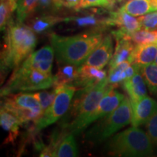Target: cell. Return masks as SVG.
Segmentation results:
<instances>
[{"instance_id":"obj_1","label":"cell","mask_w":157,"mask_h":157,"mask_svg":"<svg viewBox=\"0 0 157 157\" xmlns=\"http://www.w3.org/2000/svg\"><path fill=\"white\" fill-rule=\"evenodd\" d=\"M34 31L28 25L13 21L7 24L1 52L2 75L19 67L36 46Z\"/></svg>"},{"instance_id":"obj_2","label":"cell","mask_w":157,"mask_h":157,"mask_svg":"<svg viewBox=\"0 0 157 157\" xmlns=\"http://www.w3.org/2000/svg\"><path fill=\"white\" fill-rule=\"evenodd\" d=\"M103 38L101 31L64 36L55 33L50 35L51 46L60 65L69 64L79 66Z\"/></svg>"},{"instance_id":"obj_3","label":"cell","mask_w":157,"mask_h":157,"mask_svg":"<svg viewBox=\"0 0 157 157\" xmlns=\"http://www.w3.org/2000/svg\"><path fill=\"white\" fill-rule=\"evenodd\" d=\"M105 149L113 156H148L153 153V144L147 133L132 126L111 137Z\"/></svg>"},{"instance_id":"obj_4","label":"cell","mask_w":157,"mask_h":157,"mask_svg":"<svg viewBox=\"0 0 157 157\" xmlns=\"http://www.w3.org/2000/svg\"><path fill=\"white\" fill-rule=\"evenodd\" d=\"M132 106L129 98L125 97L120 105L112 112L98 119L86 132V140L90 143H101L109 138L117 131L131 123Z\"/></svg>"},{"instance_id":"obj_5","label":"cell","mask_w":157,"mask_h":157,"mask_svg":"<svg viewBox=\"0 0 157 157\" xmlns=\"http://www.w3.org/2000/svg\"><path fill=\"white\" fill-rule=\"evenodd\" d=\"M54 76L20 66L14 69L7 83L1 89V96L25 92L44 90L53 87Z\"/></svg>"},{"instance_id":"obj_6","label":"cell","mask_w":157,"mask_h":157,"mask_svg":"<svg viewBox=\"0 0 157 157\" xmlns=\"http://www.w3.org/2000/svg\"><path fill=\"white\" fill-rule=\"evenodd\" d=\"M111 88L115 87L109 85L106 78L94 85L76 90L69 108V116L72 118V121L67 127L74 126L85 119Z\"/></svg>"},{"instance_id":"obj_7","label":"cell","mask_w":157,"mask_h":157,"mask_svg":"<svg viewBox=\"0 0 157 157\" xmlns=\"http://www.w3.org/2000/svg\"><path fill=\"white\" fill-rule=\"evenodd\" d=\"M1 108L14 114L22 124L31 121L35 124L44 113L33 93H17L6 95L3 97Z\"/></svg>"},{"instance_id":"obj_8","label":"cell","mask_w":157,"mask_h":157,"mask_svg":"<svg viewBox=\"0 0 157 157\" xmlns=\"http://www.w3.org/2000/svg\"><path fill=\"white\" fill-rule=\"evenodd\" d=\"M56 89L57 94L53 102L34 124L36 131L42 130L61 119L69 109L76 92V87L69 84L60 86Z\"/></svg>"},{"instance_id":"obj_9","label":"cell","mask_w":157,"mask_h":157,"mask_svg":"<svg viewBox=\"0 0 157 157\" xmlns=\"http://www.w3.org/2000/svg\"><path fill=\"white\" fill-rule=\"evenodd\" d=\"M124 98V95L116 90L115 88H111L102 98L97 107L85 119L74 126L67 127L68 133H71L74 135L80 134L91 124L112 112L120 105Z\"/></svg>"},{"instance_id":"obj_10","label":"cell","mask_w":157,"mask_h":157,"mask_svg":"<svg viewBox=\"0 0 157 157\" xmlns=\"http://www.w3.org/2000/svg\"><path fill=\"white\" fill-rule=\"evenodd\" d=\"M55 58L53 48L51 46H44L34 51L23 61L21 66L34 68L42 73L52 75V68Z\"/></svg>"},{"instance_id":"obj_11","label":"cell","mask_w":157,"mask_h":157,"mask_svg":"<svg viewBox=\"0 0 157 157\" xmlns=\"http://www.w3.org/2000/svg\"><path fill=\"white\" fill-rule=\"evenodd\" d=\"M113 55V38L111 35H107L103 37L100 44L94 49L83 64L103 69L109 63Z\"/></svg>"},{"instance_id":"obj_12","label":"cell","mask_w":157,"mask_h":157,"mask_svg":"<svg viewBox=\"0 0 157 157\" xmlns=\"http://www.w3.org/2000/svg\"><path fill=\"white\" fill-rule=\"evenodd\" d=\"M132 118L131 124L133 127H139L147 123L157 111V102L146 96L136 103H132Z\"/></svg>"},{"instance_id":"obj_13","label":"cell","mask_w":157,"mask_h":157,"mask_svg":"<svg viewBox=\"0 0 157 157\" xmlns=\"http://www.w3.org/2000/svg\"><path fill=\"white\" fill-rule=\"evenodd\" d=\"M107 78L106 71L93 66L82 64L78 66L77 76L75 80L69 85L83 88L94 85Z\"/></svg>"},{"instance_id":"obj_14","label":"cell","mask_w":157,"mask_h":157,"mask_svg":"<svg viewBox=\"0 0 157 157\" xmlns=\"http://www.w3.org/2000/svg\"><path fill=\"white\" fill-rule=\"evenodd\" d=\"M107 26L116 25L129 34L141 29V25L138 18L119 10L117 12L111 13L106 18Z\"/></svg>"},{"instance_id":"obj_15","label":"cell","mask_w":157,"mask_h":157,"mask_svg":"<svg viewBox=\"0 0 157 157\" xmlns=\"http://www.w3.org/2000/svg\"><path fill=\"white\" fill-rule=\"evenodd\" d=\"M146 84L140 71L132 77L123 82V87L128 94L131 103H136L147 95Z\"/></svg>"},{"instance_id":"obj_16","label":"cell","mask_w":157,"mask_h":157,"mask_svg":"<svg viewBox=\"0 0 157 157\" xmlns=\"http://www.w3.org/2000/svg\"><path fill=\"white\" fill-rule=\"evenodd\" d=\"M157 56V43L136 44L129 62L131 64L144 66L153 63Z\"/></svg>"},{"instance_id":"obj_17","label":"cell","mask_w":157,"mask_h":157,"mask_svg":"<svg viewBox=\"0 0 157 157\" xmlns=\"http://www.w3.org/2000/svg\"><path fill=\"white\" fill-rule=\"evenodd\" d=\"M52 156L75 157L78 156V150L74 135L71 133L63 135L61 139H56L52 143Z\"/></svg>"},{"instance_id":"obj_18","label":"cell","mask_w":157,"mask_h":157,"mask_svg":"<svg viewBox=\"0 0 157 157\" xmlns=\"http://www.w3.org/2000/svg\"><path fill=\"white\" fill-rule=\"evenodd\" d=\"M116 41L117 44L112 58L109 63V70L112 69L124 61H129L135 47L130 39H118Z\"/></svg>"},{"instance_id":"obj_19","label":"cell","mask_w":157,"mask_h":157,"mask_svg":"<svg viewBox=\"0 0 157 157\" xmlns=\"http://www.w3.org/2000/svg\"><path fill=\"white\" fill-rule=\"evenodd\" d=\"M0 124L4 130L8 132V137L5 143H13L19 135L20 126L22 124L14 114L1 108Z\"/></svg>"},{"instance_id":"obj_20","label":"cell","mask_w":157,"mask_h":157,"mask_svg":"<svg viewBox=\"0 0 157 157\" xmlns=\"http://www.w3.org/2000/svg\"><path fill=\"white\" fill-rule=\"evenodd\" d=\"M66 21L63 17L51 15H42L31 19L28 22V26L36 33H43L52 28L57 23Z\"/></svg>"},{"instance_id":"obj_21","label":"cell","mask_w":157,"mask_h":157,"mask_svg":"<svg viewBox=\"0 0 157 157\" xmlns=\"http://www.w3.org/2000/svg\"><path fill=\"white\" fill-rule=\"evenodd\" d=\"M78 66L74 65H60L58 71L54 75L53 88L71 84L76 78Z\"/></svg>"},{"instance_id":"obj_22","label":"cell","mask_w":157,"mask_h":157,"mask_svg":"<svg viewBox=\"0 0 157 157\" xmlns=\"http://www.w3.org/2000/svg\"><path fill=\"white\" fill-rule=\"evenodd\" d=\"M140 72L151 93L157 95V65L151 63L140 66Z\"/></svg>"},{"instance_id":"obj_23","label":"cell","mask_w":157,"mask_h":157,"mask_svg":"<svg viewBox=\"0 0 157 157\" xmlns=\"http://www.w3.org/2000/svg\"><path fill=\"white\" fill-rule=\"evenodd\" d=\"M120 10L136 17L150 13L151 8L148 0H129L121 7Z\"/></svg>"},{"instance_id":"obj_24","label":"cell","mask_w":157,"mask_h":157,"mask_svg":"<svg viewBox=\"0 0 157 157\" xmlns=\"http://www.w3.org/2000/svg\"><path fill=\"white\" fill-rule=\"evenodd\" d=\"M39 0H17L16 7L17 21L23 23L39 7Z\"/></svg>"},{"instance_id":"obj_25","label":"cell","mask_w":157,"mask_h":157,"mask_svg":"<svg viewBox=\"0 0 157 157\" xmlns=\"http://www.w3.org/2000/svg\"><path fill=\"white\" fill-rule=\"evenodd\" d=\"M131 63L128 60L124 61L117 65L112 69L109 70V75L107 76V81L109 85L117 87L120 82H123L127 79L125 69L130 66Z\"/></svg>"},{"instance_id":"obj_26","label":"cell","mask_w":157,"mask_h":157,"mask_svg":"<svg viewBox=\"0 0 157 157\" xmlns=\"http://www.w3.org/2000/svg\"><path fill=\"white\" fill-rule=\"evenodd\" d=\"M17 0H1L0 2V28L5 30L12 13L16 10Z\"/></svg>"},{"instance_id":"obj_27","label":"cell","mask_w":157,"mask_h":157,"mask_svg":"<svg viewBox=\"0 0 157 157\" xmlns=\"http://www.w3.org/2000/svg\"><path fill=\"white\" fill-rule=\"evenodd\" d=\"M130 37L132 42L136 44L157 43V29L156 30L140 29L132 33Z\"/></svg>"},{"instance_id":"obj_28","label":"cell","mask_w":157,"mask_h":157,"mask_svg":"<svg viewBox=\"0 0 157 157\" xmlns=\"http://www.w3.org/2000/svg\"><path fill=\"white\" fill-rule=\"evenodd\" d=\"M66 21H74L79 27H101L103 29V27L107 26L106 19L100 20L94 15L66 18Z\"/></svg>"},{"instance_id":"obj_29","label":"cell","mask_w":157,"mask_h":157,"mask_svg":"<svg viewBox=\"0 0 157 157\" xmlns=\"http://www.w3.org/2000/svg\"><path fill=\"white\" fill-rule=\"evenodd\" d=\"M57 91L56 88H53L52 91H48V90H43V91H39L36 93H34L33 95L39 101L41 107L43 111H45L53 102L55 98H56Z\"/></svg>"},{"instance_id":"obj_30","label":"cell","mask_w":157,"mask_h":157,"mask_svg":"<svg viewBox=\"0 0 157 157\" xmlns=\"http://www.w3.org/2000/svg\"><path fill=\"white\" fill-rule=\"evenodd\" d=\"M114 2L112 0H81L76 10L88 8L91 7H101L106 9L113 8Z\"/></svg>"},{"instance_id":"obj_31","label":"cell","mask_w":157,"mask_h":157,"mask_svg":"<svg viewBox=\"0 0 157 157\" xmlns=\"http://www.w3.org/2000/svg\"><path fill=\"white\" fill-rule=\"evenodd\" d=\"M141 25V29L146 30H156L157 29V11L140 16L138 18Z\"/></svg>"},{"instance_id":"obj_32","label":"cell","mask_w":157,"mask_h":157,"mask_svg":"<svg viewBox=\"0 0 157 157\" xmlns=\"http://www.w3.org/2000/svg\"><path fill=\"white\" fill-rule=\"evenodd\" d=\"M146 128L153 146H157V111L146 124Z\"/></svg>"},{"instance_id":"obj_33","label":"cell","mask_w":157,"mask_h":157,"mask_svg":"<svg viewBox=\"0 0 157 157\" xmlns=\"http://www.w3.org/2000/svg\"><path fill=\"white\" fill-rule=\"evenodd\" d=\"M81 0H53L54 7L56 8L67 7V8H75L77 7Z\"/></svg>"},{"instance_id":"obj_34","label":"cell","mask_w":157,"mask_h":157,"mask_svg":"<svg viewBox=\"0 0 157 157\" xmlns=\"http://www.w3.org/2000/svg\"><path fill=\"white\" fill-rule=\"evenodd\" d=\"M52 5H53L54 6L53 0H39V7L41 9H47Z\"/></svg>"},{"instance_id":"obj_35","label":"cell","mask_w":157,"mask_h":157,"mask_svg":"<svg viewBox=\"0 0 157 157\" xmlns=\"http://www.w3.org/2000/svg\"><path fill=\"white\" fill-rule=\"evenodd\" d=\"M150 5L151 12L157 11V0H148Z\"/></svg>"},{"instance_id":"obj_36","label":"cell","mask_w":157,"mask_h":157,"mask_svg":"<svg viewBox=\"0 0 157 157\" xmlns=\"http://www.w3.org/2000/svg\"><path fill=\"white\" fill-rule=\"evenodd\" d=\"M113 2H122L123 0H112Z\"/></svg>"},{"instance_id":"obj_37","label":"cell","mask_w":157,"mask_h":157,"mask_svg":"<svg viewBox=\"0 0 157 157\" xmlns=\"http://www.w3.org/2000/svg\"><path fill=\"white\" fill-rule=\"evenodd\" d=\"M128 1H129V0H128Z\"/></svg>"},{"instance_id":"obj_38","label":"cell","mask_w":157,"mask_h":157,"mask_svg":"<svg viewBox=\"0 0 157 157\" xmlns=\"http://www.w3.org/2000/svg\"></svg>"}]
</instances>
